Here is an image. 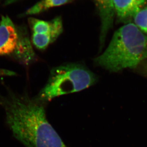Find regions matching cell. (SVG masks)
<instances>
[{
  "mask_svg": "<svg viewBox=\"0 0 147 147\" xmlns=\"http://www.w3.org/2000/svg\"><path fill=\"white\" fill-rule=\"evenodd\" d=\"M0 101L13 134L25 147H67L48 122L44 103L13 93Z\"/></svg>",
  "mask_w": 147,
  "mask_h": 147,
  "instance_id": "cell-1",
  "label": "cell"
},
{
  "mask_svg": "<svg viewBox=\"0 0 147 147\" xmlns=\"http://www.w3.org/2000/svg\"><path fill=\"white\" fill-rule=\"evenodd\" d=\"M146 0H114L115 13L121 19L134 16L142 9Z\"/></svg>",
  "mask_w": 147,
  "mask_h": 147,
  "instance_id": "cell-7",
  "label": "cell"
},
{
  "mask_svg": "<svg viewBox=\"0 0 147 147\" xmlns=\"http://www.w3.org/2000/svg\"><path fill=\"white\" fill-rule=\"evenodd\" d=\"M73 0H41L30 7L24 13L25 16H33L42 13L53 7L63 5Z\"/></svg>",
  "mask_w": 147,
  "mask_h": 147,
  "instance_id": "cell-8",
  "label": "cell"
},
{
  "mask_svg": "<svg viewBox=\"0 0 147 147\" xmlns=\"http://www.w3.org/2000/svg\"><path fill=\"white\" fill-rule=\"evenodd\" d=\"M147 58V34L133 23L117 29L109 45L94 60L95 65L112 72L134 68Z\"/></svg>",
  "mask_w": 147,
  "mask_h": 147,
  "instance_id": "cell-2",
  "label": "cell"
},
{
  "mask_svg": "<svg viewBox=\"0 0 147 147\" xmlns=\"http://www.w3.org/2000/svg\"><path fill=\"white\" fill-rule=\"evenodd\" d=\"M29 24L32 31V42L36 48L44 50L62 34V20L57 17L51 21H44L30 17Z\"/></svg>",
  "mask_w": 147,
  "mask_h": 147,
  "instance_id": "cell-5",
  "label": "cell"
},
{
  "mask_svg": "<svg viewBox=\"0 0 147 147\" xmlns=\"http://www.w3.org/2000/svg\"><path fill=\"white\" fill-rule=\"evenodd\" d=\"M100 19V33L99 36L100 49L105 43L107 36L113 26L115 10L114 0H94Z\"/></svg>",
  "mask_w": 147,
  "mask_h": 147,
  "instance_id": "cell-6",
  "label": "cell"
},
{
  "mask_svg": "<svg viewBox=\"0 0 147 147\" xmlns=\"http://www.w3.org/2000/svg\"><path fill=\"white\" fill-rule=\"evenodd\" d=\"M133 18L134 24L143 33L147 34V6L141 9Z\"/></svg>",
  "mask_w": 147,
  "mask_h": 147,
  "instance_id": "cell-9",
  "label": "cell"
},
{
  "mask_svg": "<svg viewBox=\"0 0 147 147\" xmlns=\"http://www.w3.org/2000/svg\"><path fill=\"white\" fill-rule=\"evenodd\" d=\"M14 55L24 64L36 59V54L24 28L16 26L9 16L0 20V55Z\"/></svg>",
  "mask_w": 147,
  "mask_h": 147,
  "instance_id": "cell-4",
  "label": "cell"
},
{
  "mask_svg": "<svg viewBox=\"0 0 147 147\" xmlns=\"http://www.w3.org/2000/svg\"><path fill=\"white\" fill-rule=\"evenodd\" d=\"M3 0H0V3H1V1H3Z\"/></svg>",
  "mask_w": 147,
  "mask_h": 147,
  "instance_id": "cell-10",
  "label": "cell"
},
{
  "mask_svg": "<svg viewBox=\"0 0 147 147\" xmlns=\"http://www.w3.org/2000/svg\"><path fill=\"white\" fill-rule=\"evenodd\" d=\"M98 80L96 75L81 64L60 65L51 70L47 84L36 98L45 103L57 96L88 88Z\"/></svg>",
  "mask_w": 147,
  "mask_h": 147,
  "instance_id": "cell-3",
  "label": "cell"
}]
</instances>
